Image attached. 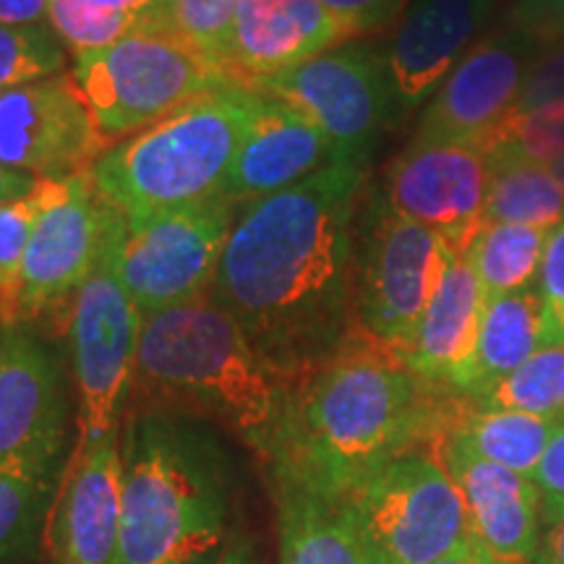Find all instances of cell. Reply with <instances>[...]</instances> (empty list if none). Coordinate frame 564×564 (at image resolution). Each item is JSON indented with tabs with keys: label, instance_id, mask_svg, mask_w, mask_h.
I'll list each match as a JSON object with an SVG mask.
<instances>
[{
	"label": "cell",
	"instance_id": "6da1fadb",
	"mask_svg": "<svg viewBox=\"0 0 564 564\" xmlns=\"http://www.w3.org/2000/svg\"><path fill=\"white\" fill-rule=\"evenodd\" d=\"M366 162H333L299 186L238 209L209 301L299 379L356 327L352 249Z\"/></svg>",
	"mask_w": 564,
	"mask_h": 564
},
{
	"label": "cell",
	"instance_id": "7a4b0ae2",
	"mask_svg": "<svg viewBox=\"0 0 564 564\" xmlns=\"http://www.w3.org/2000/svg\"><path fill=\"white\" fill-rule=\"evenodd\" d=\"M403 356L350 329L333 356L295 379L278 455V486L340 499L392 457L432 447L447 398Z\"/></svg>",
	"mask_w": 564,
	"mask_h": 564
},
{
	"label": "cell",
	"instance_id": "3957f363",
	"mask_svg": "<svg viewBox=\"0 0 564 564\" xmlns=\"http://www.w3.org/2000/svg\"><path fill=\"white\" fill-rule=\"evenodd\" d=\"M293 384L209 295L144 316L133 390L154 413L217 421L267 465L285 432Z\"/></svg>",
	"mask_w": 564,
	"mask_h": 564
},
{
	"label": "cell",
	"instance_id": "277c9868",
	"mask_svg": "<svg viewBox=\"0 0 564 564\" xmlns=\"http://www.w3.org/2000/svg\"><path fill=\"white\" fill-rule=\"evenodd\" d=\"M118 564H217L228 552L230 491L223 455L175 415H131L123 434Z\"/></svg>",
	"mask_w": 564,
	"mask_h": 564
},
{
	"label": "cell",
	"instance_id": "5b68a950",
	"mask_svg": "<svg viewBox=\"0 0 564 564\" xmlns=\"http://www.w3.org/2000/svg\"><path fill=\"white\" fill-rule=\"evenodd\" d=\"M264 95L241 82L204 91L150 129L112 144L89 167L97 192L123 215L220 196Z\"/></svg>",
	"mask_w": 564,
	"mask_h": 564
},
{
	"label": "cell",
	"instance_id": "8992f818",
	"mask_svg": "<svg viewBox=\"0 0 564 564\" xmlns=\"http://www.w3.org/2000/svg\"><path fill=\"white\" fill-rule=\"evenodd\" d=\"M340 505L369 564H434L470 541L463 494L432 447L373 468Z\"/></svg>",
	"mask_w": 564,
	"mask_h": 564
},
{
	"label": "cell",
	"instance_id": "52a82bcc",
	"mask_svg": "<svg viewBox=\"0 0 564 564\" xmlns=\"http://www.w3.org/2000/svg\"><path fill=\"white\" fill-rule=\"evenodd\" d=\"M70 74L110 147L150 129L204 91L236 82L175 32L133 34L79 53Z\"/></svg>",
	"mask_w": 564,
	"mask_h": 564
},
{
	"label": "cell",
	"instance_id": "ba28073f",
	"mask_svg": "<svg viewBox=\"0 0 564 564\" xmlns=\"http://www.w3.org/2000/svg\"><path fill=\"white\" fill-rule=\"evenodd\" d=\"M449 253L453 251L434 230L394 212L382 194L371 199V207L356 217V327L398 356H405L440 285Z\"/></svg>",
	"mask_w": 564,
	"mask_h": 564
},
{
	"label": "cell",
	"instance_id": "9c48e42d",
	"mask_svg": "<svg viewBox=\"0 0 564 564\" xmlns=\"http://www.w3.org/2000/svg\"><path fill=\"white\" fill-rule=\"evenodd\" d=\"M238 204L223 196L152 212H118L116 267L141 316L209 293Z\"/></svg>",
	"mask_w": 564,
	"mask_h": 564
},
{
	"label": "cell",
	"instance_id": "30bf717a",
	"mask_svg": "<svg viewBox=\"0 0 564 564\" xmlns=\"http://www.w3.org/2000/svg\"><path fill=\"white\" fill-rule=\"evenodd\" d=\"M116 220L118 209L110 204L100 259L70 301L68 343L79 390L82 444L116 434L118 415L133 384L144 324L116 267Z\"/></svg>",
	"mask_w": 564,
	"mask_h": 564
},
{
	"label": "cell",
	"instance_id": "8fae6325",
	"mask_svg": "<svg viewBox=\"0 0 564 564\" xmlns=\"http://www.w3.org/2000/svg\"><path fill=\"white\" fill-rule=\"evenodd\" d=\"M251 89L299 110L333 141L340 162H366L398 105L384 53L366 42H345Z\"/></svg>",
	"mask_w": 564,
	"mask_h": 564
},
{
	"label": "cell",
	"instance_id": "7c38bea8",
	"mask_svg": "<svg viewBox=\"0 0 564 564\" xmlns=\"http://www.w3.org/2000/svg\"><path fill=\"white\" fill-rule=\"evenodd\" d=\"M42 181L45 202L21 262L11 324L37 319L74 301L102 251L110 202L97 192L91 173Z\"/></svg>",
	"mask_w": 564,
	"mask_h": 564
},
{
	"label": "cell",
	"instance_id": "4fadbf2b",
	"mask_svg": "<svg viewBox=\"0 0 564 564\" xmlns=\"http://www.w3.org/2000/svg\"><path fill=\"white\" fill-rule=\"evenodd\" d=\"M541 37L523 13L476 42L423 110L419 141H455L489 154L494 133L518 102L520 87L541 51Z\"/></svg>",
	"mask_w": 564,
	"mask_h": 564
},
{
	"label": "cell",
	"instance_id": "5bb4252c",
	"mask_svg": "<svg viewBox=\"0 0 564 564\" xmlns=\"http://www.w3.org/2000/svg\"><path fill=\"white\" fill-rule=\"evenodd\" d=\"M489 181V154L476 147L413 139L387 167L382 196L434 230L449 251L468 253L486 225Z\"/></svg>",
	"mask_w": 564,
	"mask_h": 564
},
{
	"label": "cell",
	"instance_id": "9a60e30c",
	"mask_svg": "<svg viewBox=\"0 0 564 564\" xmlns=\"http://www.w3.org/2000/svg\"><path fill=\"white\" fill-rule=\"evenodd\" d=\"M108 150L70 70L0 91V165L34 178H68Z\"/></svg>",
	"mask_w": 564,
	"mask_h": 564
},
{
	"label": "cell",
	"instance_id": "2e32d148",
	"mask_svg": "<svg viewBox=\"0 0 564 564\" xmlns=\"http://www.w3.org/2000/svg\"><path fill=\"white\" fill-rule=\"evenodd\" d=\"M432 449L460 489L470 539L489 564H531L541 523V497L533 478L484 460L442 432Z\"/></svg>",
	"mask_w": 564,
	"mask_h": 564
},
{
	"label": "cell",
	"instance_id": "e0dca14e",
	"mask_svg": "<svg viewBox=\"0 0 564 564\" xmlns=\"http://www.w3.org/2000/svg\"><path fill=\"white\" fill-rule=\"evenodd\" d=\"M118 434L79 442L51 518L55 564H118L123 525V460Z\"/></svg>",
	"mask_w": 564,
	"mask_h": 564
},
{
	"label": "cell",
	"instance_id": "ac0fdd59",
	"mask_svg": "<svg viewBox=\"0 0 564 564\" xmlns=\"http://www.w3.org/2000/svg\"><path fill=\"white\" fill-rule=\"evenodd\" d=\"M66 390L58 356L30 329L0 333V463L63 449Z\"/></svg>",
	"mask_w": 564,
	"mask_h": 564
},
{
	"label": "cell",
	"instance_id": "d6986e66",
	"mask_svg": "<svg viewBox=\"0 0 564 564\" xmlns=\"http://www.w3.org/2000/svg\"><path fill=\"white\" fill-rule=\"evenodd\" d=\"M497 0H411L387 45V68L398 108L413 110L447 79L478 32L491 19Z\"/></svg>",
	"mask_w": 564,
	"mask_h": 564
},
{
	"label": "cell",
	"instance_id": "ffe728a7",
	"mask_svg": "<svg viewBox=\"0 0 564 564\" xmlns=\"http://www.w3.org/2000/svg\"><path fill=\"white\" fill-rule=\"evenodd\" d=\"M350 37L356 34L319 0H238L225 70L251 87Z\"/></svg>",
	"mask_w": 564,
	"mask_h": 564
},
{
	"label": "cell",
	"instance_id": "44dd1931",
	"mask_svg": "<svg viewBox=\"0 0 564 564\" xmlns=\"http://www.w3.org/2000/svg\"><path fill=\"white\" fill-rule=\"evenodd\" d=\"M337 158L333 141L291 105L264 97L257 121L238 147L223 199L238 207L299 186Z\"/></svg>",
	"mask_w": 564,
	"mask_h": 564
},
{
	"label": "cell",
	"instance_id": "7402d4cb",
	"mask_svg": "<svg viewBox=\"0 0 564 564\" xmlns=\"http://www.w3.org/2000/svg\"><path fill=\"white\" fill-rule=\"evenodd\" d=\"M486 303L489 299L465 253H449L440 285L423 312L403 361L423 382L468 394L474 387Z\"/></svg>",
	"mask_w": 564,
	"mask_h": 564
},
{
	"label": "cell",
	"instance_id": "603a6c76",
	"mask_svg": "<svg viewBox=\"0 0 564 564\" xmlns=\"http://www.w3.org/2000/svg\"><path fill=\"white\" fill-rule=\"evenodd\" d=\"M560 423L520 411L481 408L468 394L457 392L447 398L440 432L455 436L484 460L533 478Z\"/></svg>",
	"mask_w": 564,
	"mask_h": 564
},
{
	"label": "cell",
	"instance_id": "cb8c5ba5",
	"mask_svg": "<svg viewBox=\"0 0 564 564\" xmlns=\"http://www.w3.org/2000/svg\"><path fill=\"white\" fill-rule=\"evenodd\" d=\"M564 343L539 291H520L489 299L476 350L474 387L468 394L520 369L546 345Z\"/></svg>",
	"mask_w": 564,
	"mask_h": 564
},
{
	"label": "cell",
	"instance_id": "d4e9b609",
	"mask_svg": "<svg viewBox=\"0 0 564 564\" xmlns=\"http://www.w3.org/2000/svg\"><path fill=\"white\" fill-rule=\"evenodd\" d=\"M280 564H369L340 499L278 486Z\"/></svg>",
	"mask_w": 564,
	"mask_h": 564
},
{
	"label": "cell",
	"instance_id": "484cf974",
	"mask_svg": "<svg viewBox=\"0 0 564 564\" xmlns=\"http://www.w3.org/2000/svg\"><path fill=\"white\" fill-rule=\"evenodd\" d=\"M63 474V449L0 463V564H17L30 552L58 497Z\"/></svg>",
	"mask_w": 564,
	"mask_h": 564
},
{
	"label": "cell",
	"instance_id": "4316f807",
	"mask_svg": "<svg viewBox=\"0 0 564 564\" xmlns=\"http://www.w3.org/2000/svg\"><path fill=\"white\" fill-rule=\"evenodd\" d=\"M491 181L486 199V225L514 223L552 232L564 223V192L552 167L525 160L512 150L489 154Z\"/></svg>",
	"mask_w": 564,
	"mask_h": 564
},
{
	"label": "cell",
	"instance_id": "83f0119b",
	"mask_svg": "<svg viewBox=\"0 0 564 564\" xmlns=\"http://www.w3.org/2000/svg\"><path fill=\"white\" fill-rule=\"evenodd\" d=\"M549 232L514 223H489L476 236L465 259L474 267L486 299L531 291L541 270Z\"/></svg>",
	"mask_w": 564,
	"mask_h": 564
},
{
	"label": "cell",
	"instance_id": "f1b7e54d",
	"mask_svg": "<svg viewBox=\"0 0 564 564\" xmlns=\"http://www.w3.org/2000/svg\"><path fill=\"white\" fill-rule=\"evenodd\" d=\"M476 405L564 421V343L546 345L507 377L468 394Z\"/></svg>",
	"mask_w": 564,
	"mask_h": 564
},
{
	"label": "cell",
	"instance_id": "f546056e",
	"mask_svg": "<svg viewBox=\"0 0 564 564\" xmlns=\"http://www.w3.org/2000/svg\"><path fill=\"white\" fill-rule=\"evenodd\" d=\"M47 24L70 55L100 51L133 34L175 32L167 21L150 13L102 9V6H89L82 0H51Z\"/></svg>",
	"mask_w": 564,
	"mask_h": 564
},
{
	"label": "cell",
	"instance_id": "4dcf8cb0",
	"mask_svg": "<svg viewBox=\"0 0 564 564\" xmlns=\"http://www.w3.org/2000/svg\"><path fill=\"white\" fill-rule=\"evenodd\" d=\"M66 55L51 24L0 26V91L66 74Z\"/></svg>",
	"mask_w": 564,
	"mask_h": 564
},
{
	"label": "cell",
	"instance_id": "1f68e13d",
	"mask_svg": "<svg viewBox=\"0 0 564 564\" xmlns=\"http://www.w3.org/2000/svg\"><path fill=\"white\" fill-rule=\"evenodd\" d=\"M42 202H45V181L37 178L30 194L0 204V322L6 327L11 324L21 262L37 225Z\"/></svg>",
	"mask_w": 564,
	"mask_h": 564
},
{
	"label": "cell",
	"instance_id": "d6a6232c",
	"mask_svg": "<svg viewBox=\"0 0 564 564\" xmlns=\"http://www.w3.org/2000/svg\"><path fill=\"white\" fill-rule=\"evenodd\" d=\"M497 150H512L541 165L564 160V100L546 102L525 116H507L494 133L489 154Z\"/></svg>",
	"mask_w": 564,
	"mask_h": 564
},
{
	"label": "cell",
	"instance_id": "836d02e7",
	"mask_svg": "<svg viewBox=\"0 0 564 564\" xmlns=\"http://www.w3.org/2000/svg\"><path fill=\"white\" fill-rule=\"evenodd\" d=\"M236 9L238 0H173V26L194 51L225 70Z\"/></svg>",
	"mask_w": 564,
	"mask_h": 564
},
{
	"label": "cell",
	"instance_id": "e575fe53",
	"mask_svg": "<svg viewBox=\"0 0 564 564\" xmlns=\"http://www.w3.org/2000/svg\"><path fill=\"white\" fill-rule=\"evenodd\" d=\"M556 100H564V37L549 42L535 55L510 116H525Z\"/></svg>",
	"mask_w": 564,
	"mask_h": 564
},
{
	"label": "cell",
	"instance_id": "d590c367",
	"mask_svg": "<svg viewBox=\"0 0 564 564\" xmlns=\"http://www.w3.org/2000/svg\"><path fill=\"white\" fill-rule=\"evenodd\" d=\"M352 34L390 30L403 17L411 0H319Z\"/></svg>",
	"mask_w": 564,
	"mask_h": 564
},
{
	"label": "cell",
	"instance_id": "8d00e7d4",
	"mask_svg": "<svg viewBox=\"0 0 564 564\" xmlns=\"http://www.w3.org/2000/svg\"><path fill=\"white\" fill-rule=\"evenodd\" d=\"M541 299H544L549 316H552L556 333L564 340V223L549 232L544 257H541Z\"/></svg>",
	"mask_w": 564,
	"mask_h": 564
},
{
	"label": "cell",
	"instance_id": "74e56055",
	"mask_svg": "<svg viewBox=\"0 0 564 564\" xmlns=\"http://www.w3.org/2000/svg\"><path fill=\"white\" fill-rule=\"evenodd\" d=\"M533 484L541 497V518L549 520L564 512V421L556 426L552 442L535 468Z\"/></svg>",
	"mask_w": 564,
	"mask_h": 564
},
{
	"label": "cell",
	"instance_id": "f35d334b",
	"mask_svg": "<svg viewBox=\"0 0 564 564\" xmlns=\"http://www.w3.org/2000/svg\"><path fill=\"white\" fill-rule=\"evenodd\" d=\"M51 0H0V26L47 24Z\"/></svg>",
	"mask_w": 564,
	"mask_h": 564
},
{
	"label": "cell",
	"instance_id": "ab89813d",
	"mask_svg": "<svg viewBox=\"0 0 564 564\" xmlns=\"http://www.w3.org/2000/svg\"><path fill=\"white\" fill-rule=\"evenodd\" d=\"M531 564H564V512L546 520V533L539 539Z\"/></svg>",
	"mask_w": 564,
	"mask_h": 564
},
{
	"label": "cell",
	"instance_id": "60d3db41",
	"mask_svg": "<svg viewBox=\"0 0 564 564\" xmlns=\"http://www.w3.org/2000/svg\"><path fill=\"white\" fill-rule=\"evenodd\" d=\"M82 3L102 6V9H116V11L150 13V17H158L173 26V0H82Z\"/></svg>",
	"mask_w": 564,
	"mask_h": 564
},
{
	"label": "cell",
	"instance_id": "b9f144b4",
	"mask_svg": "<svg viewBox=\"0 0 564 564\" xmlns=\"http://www.w3.org/2000/svg\"><path fill=\"white\" fill-rule=\"evenodd\" d=\"M34 183H37L34 175L0 165V204L26 196L34 188Z\"/></svg>",
	"mask_w": 564,
	"mask_h": 564
},
{
	"label": "cell",
	"instance_id": "7bdbcfd3",
	"mask_svg": "<svg viewBox=\"0 0 564 564\" xmlns=\"http://www.w3.org/2000/svg\"><path fill=\"white\" fill-rule=\"evenodd\" d=\"M434 564H489V560H486L481 549L476 546V541L470 539L468 544L460 546V549H455L453 554L442 556V560L434 562Z\"/></svg>",
	"mask_w": 564,
	"mask_h": 564
},
{
	"label": "cell",
	"instance_id": "ee69618b",
	"mask_svg": "<svg viewBox=\"0 0 564 564\" xmlns=\"http://www.w3.org/2000/svg\"><path fill=\"white\" fill-rule=\"evenodd\" d=\"M217 564H253L249 544H236L232 549H228V552L217 560Z\"/></svg>",
	"mask_w": 564,
	"mask_h": 564
},
{
	"label": "cell",
	"instance_id": "f6af8a7d",
	"mask_svg": "<svg viewBox=\"0 0 564 564\" xmlns=\"http://www.w3.org/2000/svg\"><path fill=\"white\" fill-rule=\"evenodd\" d=\"M549 167H552L554 178H556V183H560V186H562V192H564V160L554 162V165H549Z\"/></svg>",
	"mask_w": 564,
	"mask_h": 564
},
{
	"label": "cell",
	"instance_id": "bcb514c9",
	"mask_svg": "<svg viewBox=\"0 0 564 564\" xmlns=\"http://www.w3.org/2000/svg\"><path fill=\"white\" fill-rule=\"evenodd\" d=\"M535 6H541V9H562L564 0H533Z\"/></svg>",
	"mask_w": 564,
	"mask_h": 564
}]
</instances>
